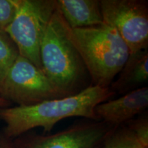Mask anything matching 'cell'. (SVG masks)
I'll list each match as a JSON object with an SVG mask.
<instances>
[{
  "label": "cell",
  "instance_id": "obj_4",
  "mask_svg": "<svg viewBox=\"0 0 148 148\" xmlns=\"http://www.w3.org/2000/svg\"><path fill=\"white\" fill-rule=\"evenodd\" d=\"M56 10V0H18L13 19L3 29L19 55L40 69V44Z\"/></svg>",
  "mask_w": 148,
  "mask_h": 148
},
{
  "label": "cell",
  "instance_id": "obj_15",
  "mask_svg": "<svg viewBox=\"0 0 148 148\" xmlns=\"http://www.w3.org/2000/svg\"><path fill=\"white\" fill-rule=\"evenodd\" d=\"M0 148H17L13 139L7 137L3 133H0Z\"/></svg>",
  "mask_w": 148,
  "mask_h": 148
},
{
  "label": "cell",
  "instance_id": "obj_14",
  "mask_svg": "<svg viewBox=\"0 0 148 148\" xmlns=\"http://www.w3.org/2000/svg\"><path fill=\"white\" fill-rule=\"evenodd\" d=\"M18 0H0V29H4L15 15Z\"/></svg>",
  "mask_w": 148,
  "mask_h": 148
},
{
  "label": "cell",
  "instance_id": "obj_5",
  "mask_svg": "<svg viewBox=\"0 0 148 148\" xmlns=\"http://www.w3.org/2000/svg\"><path fill=\"white\" fill-rule=\"evenodd\" d=\"M0 95L18 106H28L64 97L42 69L18 55L0 87Z\"/></svg>",
  "mask_w": 148,
  "mask_h": 148
},
{
  "label": "cell",
  "instance_id": "obj_13",
  "mask_svg": "<svg viewBox=\"0 0 148 148\" xmlns=\"http://www.w3.org/2000/svg\"><path fill=\"white\" fill-rule=\"evenodd\" d=\"M124 125L132 133L136 140L144 147L148 148V116L147 111L130 120Z\"/></svg>",
  "mask_w": 148,
  "mask_h": 148
},
{
  "label": "cell",
  "instance_id": "obj_7",
  "mask_svg": "<svg viewBox=\"0 0 148 148\" xmlns=\"http://www.w3.org/2000/svg\"><path fill=\"white\" fill-rule=\"evenodd\" d=\"M115 128L101 121H82L53 134H24L15 138L17 148H100Z\"/></svg>",
  "mask_w": 148,
  "mask_h": 148
},
{
  "label": "cell",
  "instance_id": "obj_8",
  "mask_svg": "<svg viewBox=\"0 0 148 148\" xmlns=\"http://www.w3.org/2000/svg\"><path fill=\"white\" fill-rule=\"evenodd\" d=\"M147 106L148 88L145 86L99 103L95 112L99 121L116 128L145 112Z\"/></svg>",
  "mask_w": 148,
  "mask_h": 148
},
{
  "label": "cell",
  "instance_id": "obj_17",
  "mask_svg": "<svg viewBox=\"0 0 148 148\" xmlns=\"http://www.w3.org/2000/svg\"><path fill=\"white\" fill-rule=\"evenodd\" d=\"M133 148H145V147H144L143 146H142L139 143H138L137 140H136V143H135Z\"/></svg>",
  "mask_w": 148,
  "mask_h": 148
},
{
  "label": "cell",
  "instance_id": "obj_3",
  "mask_svg": "<svg viewBox=\"0 0 148 148\" xmlns=\"http://www.w3.org/2000/svg\"><path fill=\"white\" fill-rule=\"evenodd\" d=\"M40 59L42 71L64 97L75 95L91 85L86 66L66 37L56 10L42 38Z\"/></svg>",
  "mask_w": 148,
  "mask_h": 148
},
{
  "label": "cell",
  "instance_id": "obj_2",
  "mask_svg": "<svg viewBox=\"0 0 148 148\" xmlns=\"http://www.w3.org/2000/svg\"><path fill=\"white\" fill-rule=\"evenodd\" d=\"M60 18L66 37L86 66L91 86L110 87L130 55L125 42L113 27L105 23L73 29L61 15Z\"/></svg>",
  "mask_w": 148,
  "mask_h": 148
},
{
  "label": "cell",
  "instance_id": "obj_9",
  "mask_svg": "<svg viewBox=\"0 0 148 148\" xmlns=\"http://www.w3.org/2000/svg\"><path fill=\"white\" fill-rule=\"evenodd\" d=\"M56 6L71 28H85L104 23L99 0H56Z\"/></svg>",
  "mask_w": 148,
  "mask_h": 148
},
{
  "label": "cell",
  "instance_id": "obj_12",
  "mask_svg": "<svg viewBox=\"0 0 148 148\" xmlns=\"http://www.w3.org/2000/svg\"><path fill=\"white\" fill-rule=\"evenodd\" d=\"M136 138L125 125L116 127L108 135L101 148H133Z\"/></svg>",
  "mask_w": 148,
  "mask_h": 148
},
{
  "label": "cell",
  "instance_id": "obj_6",
  "mask_svg": "<svg viewBox=\"0 0 148 148\" xmlns=\"http://www.w3.org/2000/svg\"><path fill=\"white\" fill-rule=\"evenodd\" d=\"M103 20L113 27L131 53L148 49V2L145 0H101Z\"/></svg>",
  "mask_w": 148,
  "mask_h": 148
},
{
  "label": "cell",
  "instance_id": "obj_18",
  "mask_svg": "<svg viewBox=\"0 0 148 148\" xmlns=\"http://www.w3.org/2000/svg\"><path fill=\"white\" fill-rule=\"evenodd\" d=\"M100 148H101V147H100Z\"/></svg>",
  "mask_w": 148,
  "mask_h": 148
},
{
  "label": "cell",
  "instance_id": "obj_16",
  "mask_svg": "<svg viewBox=\"0 0 148 148\" xmlns=\"http://www.w3.org/2000/svg\"><path fill=\"white\" fill-rule=\"evenodd\" d=\"M10 102H9V101L5 100V99H3V98L1 96V95H0V108L10 107Z\"/></svg>",
  "mask_w": 148,
  "mask_h": 148
},
{
  "label": "cell",
  "instance_id": "obj_11",
  "mask_svg": "<svg viewBox=\"0 0 148 148\" xmlns=\"http://www.w3.org/2000/svg\"><path fill=\"white\" fill-rule=\"evenodd\" d=\"M18 55L15 44L3 29H0V87Z\"/></svg>",
  "mask_w": 148,
  "mask_h": 148
},
{
  "label": "cell",
  "instance_id": "obj_10",
  "mask_svg": "<svg viewBox=\"0 0 148 148\" xmlns=\"http://www.w3.org/2000/svg\"><path fill=\"white\" fill-rule=\"evenodd\" d=\"M147 79L148 49H145L130 55L109 88L115 95H122L145 86Z\"/></svg>",
  "mask_w": 148,
  "mask_h": 148
},
{
  "label": "cell",
  "instance_id": "obj_1",
  "mask_svg": "<svg viewBox=\"0 0 148 148\" xmlns=\"http://www.w3.org/2000/svg\"><path fill=\"white\" fill-rule=\"evenodd\" d=\"M115 95L109 87L90 86L78 93L51 99L28 106L0 108V120L4 123L3 133L11 139L16 138L36 127L50 132L61 120L73 116L99 121L95 108Z\"/></svg>",
  "mask_w": 148,
  "mask_h": 148
}]
</instances>
